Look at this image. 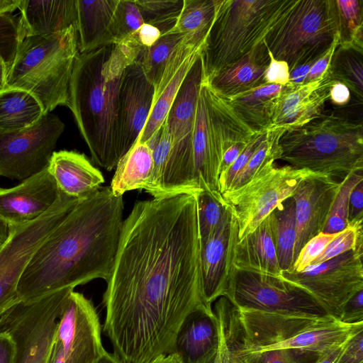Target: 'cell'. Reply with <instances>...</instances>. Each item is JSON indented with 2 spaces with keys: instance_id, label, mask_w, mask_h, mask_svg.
<instances>
[{
  "instance_id": "cell-1",
  "label": "cell",
  "mask_w": 363,
  "mask_h": 363,
  "mask_svg": "<svg viewBox=\"0 0 363 363\" xmlns=\"http://www.w3.org/2000/svg\"><path fill=\"white\" fill-rule=\"evenodd\" d=\"M106 283L104 331L123 363L172 354L189 314L213 313L203 292L195 194L135 203Z\"/></svg>"
},
{
  "instance_id": "cell-2",
  "label": "cell",
  "mask_w": 363,
  "mask_h": 363,
  "mask_svg": "<svg viewBox=\"0 0 363 363\" xmlns=\"http://www.w3.org/2000/svg\"><path fill=\"white\" fill-rule=\"evenodd\" d=\"M123 196L101 186L79 201L36 250L17 287L20 300L110 277L123 224Z\"/></svg>"
},
{
  "instance_id": "cell-3",
  "label": "cell",
  "mask_w": 363,
  "mask_h": 363,
  "mask_svg": "<svg viewBox=\"0 0 363 363\" xmlns=\"http://www.w3.org/2000/svg\"><path fill=\"white\" fill-rule=\"evenodd\" d=\"M143 50L129 36L120 43L79 53L74 65L67 107L92 161L107 171L114 169L121 159L118 106L122 76Z\"/></svg>"
},
{
  "instance_id": "cell-4",
  "label": "cell",
  "mask_w": 363,
  "mask_h": 363,
  "mask_svg": "<svg viewBox=\"0 0 363 363\" xmlns=\"http://www.w3.org/2000/svg\"><path fill=\"white\" fill-rule=\"evenodd\" d=\"M281 157L296 169L325 174L338 182L363 169L362 123L332 114H320L284 132Z\"/></svg>"
},
{
  "instance_id": "cell-5",
  "label": "cell",
  "mask_w": 363,
  "mask_h": 363,
  "mask_svg": "<svg viewBox=\"0 0 363 363\" xmlns=\"http://www.w3.org/2000/svg\"><path fill=\"white\" fill-rule=\"evenodd\" d=\"M79 53L74 26L50 35H24L8 72L6 89L17 88L30 93L44 113L58 106H67L70 79Z\"/></svg>"
},
{
  "instance_id": "cell-6",
  "label": "cell",
  "mask_w": 363,
  "mask_h": 363,
  "mask_svg": "<svg viewBox=\"0 0 363 363\" xmlns=\"http://www.w3.org/2000/svg\"><path fill=\"white\" fill-rule=\"evenodd\" d=\"M294 0H221L201 53L210 81L263 42Z\"/></svg>"
},
{
  "instance_id": "cell-7",
  "label": "cell",
  "mask_w": 363,
  "mask_h": 363,
  "mask_svg": "<svg viewBox=\"0 0 363 363\" xmlns=\"http://www.w3.org/2000/svg\"><path fill=\"white\" fill-rule=\"evenodd\" d=\"M255 134L203 77L192 138L194 178L199 188L221 194L218 179L224 152L235 143L250 141Z\"/></svg>"
},
{
  "instance_id": "cell-8",
  "label": "cell",
  "mask_w": 363,
  "mask_h": 363,
  "mask_svg": "<svg viewBox=\"0 0 363 363\" xmlns=\"http://www.w3.org/2000/svg\"><path fill=\"white\" fill-rule=\"evenodd\" d=\"M339 39L334 0H294L264 42L291 72L316 61Z\"/></svg>"
},
{
  "instance_id": "cell-9",
  "label": "cell",
  "mask_w": 363,
  "mask_h": 363,
  "mask_svg": "<svg viewBox=\"0 0 363 363\" xmlns=\"http://www.w3.org/2000/svg\"><path fill=\"white\" fill-rule=\"evenodd\" d=\"M72 290L65 288L35 299L20 300L0 316V330L15 343L13 363H47L59 317Z\"/></svg>"
},
{
  "instance_id": "cell-10",
  "label": "cell",
  "mask_w": 363,
  "mask_h": 363,
  "mask_svg": "<svg viewBox=\"0 0 363 363\" xmlns=\"http://www.w3.org/2000/svg\"><path fill=\"white\" fill-rule=\"evenodd\" d=\"M79 201L60 191L56 201L42 216L8 227V236L0 245V316L20 301L18 284L36 250Z\"/></svg>"
},
{
  "instance_id": "cell-11",
  "label": "cell",
  "mask_w": 363,
  "mask_h": 363,
  "mask_svg": "<svg viewBox=\"0 0 363 363\" xmlns=\"http://www.w3.org/2000/svg\"><path fill=\"white\" fill-rule=\"evenodd\" d=\"M311 173L290 165L277 167L271 162L244 185L223 193L237 219L239 239L253 232Z\"/></svg>"
},
{
  "instance_id": "cell-12",
  "label": "cell",
  "mask_w": 363,
  "mask_h": 363,
  "mask_svg": "<svg viewBox=\"0 0 363 363\" xmlns=\"http://www.w3.org/2000/svg\"><path fill=\"white\" fill-rule=\"evenodd\" d=\"M226 298L236 309L281 315H329L308 291L281 276L236 269Z\"/></svg>"
},
{
  "instance_id": "cell-13",
  "label": "cell",
  "mask_w": 363,
  "mask_h": 363,
  "mask_svg": "<svg viewBox=\"0 0 363 363\" xmlns=\"http://www.w3.org/2000/svg\"><path fill=\"white\" fill-rule=\"evenodd\" d=\"M362 255L363 250H350L300 272H281V276L308 291L338 320L346 302L363 289Z\"/></svg>"
},
{
  "instance_id": "cell-14",
  "label": "cell",
  "mask_w": 363,
  "mask_h": 363,
  "mask_svg": "<svg viewBox=\"0 0 363 363\" xmlns=\"http://www.w3.org/2000/svg\"><path fill=\"white\" fill-rule=\"evenodd\" d=\"M64 129L48 113L28 128L0 134V176L23 181L46 169Z\"/></svg>"
},
{
  "instance_id": "cell-15",
  "label": "cell",
  "mask_w": 363,
  "mask_h": 363,
  "mask_svg": "<svg viewBox=\"0 0 363 363\" xmlns=\"http://www.w3.org/2000/svg\"><path fill=\"white\" fill-rule=\"evenodd\" d=\"M55 340L65 363H93L106 352L97 311L84 294L69 293L59 317Z\"/></svg>"
},
{
  "instance_id": "cell-16",
  "label": "cell",
  "mask_w": 363,
  "mask_h": 363,
  "mask_svg": "<svg viewBox=\"0 0 363 363\" xmlns=\"http://www.w3.org/2000/svg\"><path fill=\"white\" fill-rule=\"evenodd\" d=\"M239 240L238 221L228 204L214 231L201 244L203 292L211 308L218 298H227L230 294L236 272L235 250Z\"/></svg>"
},
{
  "instance_id": "cell-17",
  "label": "cell",
  "mask_w": 363,
  "mask_h": 363,
  "mask_svg": "<svg viewBox=\"0 0 363 363\" xmlns=\"http://www.w3.org/2000/svg\"><path fill=\"white\" fill-rule=\"evenodd\" d=\"M207 35L189 33L172 50L155 87L151 111L138 141L147 143L161 128L191 68L202 53Z\"/></svg>"
},
{
  "instance_id": "cell-18",
  "label": "cell",
  "mask_w": 363,
  "mask_h": 363,
  "mask_svg": "<svg viewBox=\"0 0 363 363\" xmlns=\"http://www.w3.org/2000/svg\"><path fill=\"white\" fill-rule=\"evenodd\" d=\"M155 87L140 63L129 65L122 76L118 106V146L121 158L138 141L149 118Z\"/></svg>"
},
{
  "instance_id": "cell-19",
  "label": "cell",
  "mask_w": 363,
  "mask_h": 363,
  "mask_svg": "<svg viewBox=\"0 0 363 363\" xmlns=\"http://www.w3.org/2000/svg\"><path fill=\"white\" fill-rule=\"evenodd\" d=\"M341 184L331 177L312 172L294 191L291 196L296 209L294 262L303 247L323 233Z\"/></svg>"
},
{
  "instance_id": "cell-20",
  "label": "cell",
  "mask_w": 363,
  "mask_h": 363,
  "mask_svg": "<svg viewBox=\"0 0 363 363\" xmlns=\"http://www.w3.org/2000/svg\"><path fill=\"white\" fill-rule=\"evenodd\" d=\"M59 193L48 167L16 186L0 188V220L8 227L29 223L45 213Z\"/></svg>"
},
{
  "instance_id": "cell-21",
  "label": "cell",
  "mask_w": 363,
  "mask_h": 363,
  "mask_svg": "<svg viewBox=\"0 0 363 363\" xmlns=\"http://www.w3.org/2000/svg\"><path fill=\"white\" fill-rule=\"evenodd\" d=\"M336 82L326 74L320 79L296 86L289 83L279 96L273 113L270 128L285 130L300 127L321 114L330 98V91Z\"/></svg>"
},
{
  "instance_id": "cell-22",
  "label": "cell",
  "mask_w": 363,
  "mask_h": 363,
  "mask_svg": "<svg viewBox=\"0 0 363 363\" xmlns=\"http://www.w3.org/2000/svg\"><path fill=\"white\" fill-rule=\"evenodd\" d=\"M218 342V324L214 312L211 314L198 310L189 314L181 324L172 353L182 363H211Z\"/></svg>"
},
{
  "instance_id": "cell-23",
  "label": "cell",
  "mask_w": 363,
  "mask_h": 363,
  "mask_svg": "<svg viewBox=\"0 0 363 363\" xmlns=\"http://www.w3.org/2000/svg\"><path fill=\"white\" fill-rule=\"evenodd\" d=\"M362 330L363 322L346 324L335 319H330L317 323L279 343L240 354L233 352V360L237 363L264 352L281 349H296L321 354L334 347L344 344Z\"/></svg>"
},
{
  "instance_id": "cell-24",
  "label": "cell",
  "mask_w": 363,
  "mask_h": 363,
  "mask_svg": "<svg viewBox=\"0 0 363 363\" xmlns=\"http://www.w3.org/2000/svg\"><path fill=\"white\" fill-rule=\"evenodd\" d=\"M48 170L60 191L79 200L94 194L104 182L101 172L86 155L73 150L55 151Z\"/></svg>"
},
{
  "instance_id": "cell-25",
  "label": "cell",
  "mask_w": 363,
  "mask_h": 363,
  "mask_svg": "<svg viewBox=\"0 0 363 363\" xmlns=\"http://www.w3.org/2000/svg\"><path fill=\"white\" fill-rule=\"evenodd\" d=\"M269 62V52L263 41L206 82L218 94L228 99L266 84L264 75Z\"/></svg>"
},
{
  "instance_id": "cell-26",
  "label": "cell",
  "mask_w": 363,
  "mask_h": 363,
  "mask_svg": "<svg viewBox=\"0 0 363 363\" xmlns=\"http://www.w3.org/2000/svg\"><path fill=\"white\" fill-rule=\"evenodd\" d=\"M23 36L50 35L77 26L76 0H21Z\"/></svg>"
},
{
  "instance_id": "cell-27",
  "label": "cell",
  "mask_w": 363,
  "mask_h": 363,
  "mask_svg": "<svg viewBox=\"0 0 363 363\" xmlns=\"http://www.w3.org/2000/svg\"><path fill=\"white\" fill-rule=\"evenodd\" d=\"M119 0H76L79 53L113 44L111 27Z\"/></svg>"
},
{
  "instance_id": "cell-28",
  "label": "cell",
  "mask_w": 363,
  "mask_h": 363,
  "mask_svg": "<svg viewBox=\"0 0 363 363\" xmlns=\"http://www.w3.org/2000/svg\"><path fill=\"white\" fill-rule=\"evenodd\" d=\"M234 264L237 269L281 277L269 216L253 232L239 240Z\"/></svg>"
},
{
  "instance_id": "cell-29",
  "label": "cell",
  "mask_w": 363,
  "mask_h": 363,
  "mask_svg": "<svg viewBox=\"0 0 363 363\" xmlns=\"http://www.w3.org/2000/svg\"><path fill=\"white\" fill-rule=\"evenodd\" d=\"M286 88L266 84L226 99L240 119L255 133L270 129L277 101Z\"/></svg>"
},
{
  "instance_id": "cell-30",
  "label": "cell",
  "mask_w": 363,
  "mask_h": 363,
  "mask_svg": "<svg viewBox=\"0 0 363 363\" xmlns=\"http://www.w3.org/2000/svg\"><path fill=\"white\" fill-rule=\"evenodd\" d=\"M110 189L116 196L129 191L145 189L153 171L152 151L147 143L137 141L118 161Z\"/></svg>"
},
{
  "instance_id": "cell-31",
  "label": "cell",
  "mask_w": 363,
  "mask_h": 363,
  "mask_svg": "<svg viewBox=\"0 0 363 363\" xmlns=\"http://www.w3.org/2000/svg\"><path fill=\"white\" fill-rule=\"evenodd\" d=\"M43 114L38 99L25 90L11 88L0 93V134L28 128Z\"/></svg>"
},
{
  "instance_id": "cell-32",
  "label": "cell",
  "mask_w": 363,
  "mask_h": 363,
  "mask_svg": "<svg viewBox=\"0 0 363 363\" xmlns=\"http://www.w3.org/2000/svg\"><path fill=\"white\" fill-rule=\"evenodd\" d=\"M278 263L281 272L291 271L294 263L296 240L294 199L290 196L269 215Z\"/></svg>"
},
{
  "instance_id": "cell-33",
  "label": "cell",
  "mask_w": 363,
  "mask_h": 363,
  "mask_svg": "<svg viewBox=\"0 0 363 363\" xmlns=\"http://www.w3.org/2000/svg\"><path fill=\"white\" fill-rule=\"evenodd\" d=\"M333 81L345 85L361 104L363 100V50L337 45L328 68Z\"/></svg>"
},
{
  "instance_id": "cell-34",
  "label": "cell",
  "mask_w": 363,
  "mask_h": 363,
  "mask_svg": "<svg viewBox=\"0 0 363 363\" xmlns=\"http://www.w3.org/2000/svg\"><path fill=\"white\" fill-rule=\"evenodd\" d=\"M220 1L221 0H184L177 20L174 27L167 33L208 35Z\"/></svg>"
},
{
  "instance_id": "cell-35",
  "label": "cell",
  "mask_w": 363,
  "mask_h": 363,
  "mask_svg": "<svg viewBox=\"0 0 363 363\" xmlns=\"http://www.w3.org/2000/svg\"><path fill=\"white\" fill-rule=\"evenodd\" d=\"M362 0H334L339 45L363 50Z\"/></svg>"
},
{
  "instance_id": "cell-36",
  "label": "cell",
  "mask_w": 363,
  "mask_h": 363,
  "mask_svg": "<svg viewBox=\"0 0 363 363\" xmlns=\"http://www.w3.org/2000/svg\"><path fill=\"white\" fill-rule=\"evenodd\" d=\"M284 131L281 128H270L267 131L265 138L235 177L229 190L244 185L268 164L280 159L281 152L279 142Z\"/></svg>"
},
{
  "instance_id": "cell-37",
  "label": "cell",
  "mask_w": 363,
  "mask_h": 363,
  "mask_svg": "<svg viewBox=\"0 0 363 363\" xmlns=\"http://www.w3.org/2000/svg\"><path fill=\"white\" fill-rule=\"evenodd\" d=\"M184 35L180 33L162 34L152 45L140 52L137 60L154 86L160 80L172 50Z\"/></svg>"
},
{
  "instance_id": "cell-38",
  "label": "cell",
  "mask_w": 363,
  "mask_h": 363,
  "mask_svg": "<svg viewBox=\"0 0 363 363\" xmlns=\"http://www.w3.org/2000/svg\"><path fill=\"white\" fill-rule=\"evenodd\" d=\"M143 19L157 28L162 35L174 26L183 7L184 0H135Z\"/></svg>"
},
{
  "instance_id": "cell-39",
  "label": "cell",
  "mask_w": 363,
  "mask_h": 363,
  "mask_svg": "<svg viewBox=\"0 0 363 363\" xmlns=\"http://www.w3.org/2000/svg\"><path fill=\"white\" fill-rule=\"evenodd\" d=\"M201 244L206 241L222 219L228 203L220 194L201 190L195 194Z\"/></svg>"
},
{
  "instance_id": "cell-40",
  "label": "cell",
  "mask_w": 363,
  "mask_h": 363,
  "mask_svg": "<svg viewBox=\"0 0 363 363\" xmlns=\"http://www.w3.org/2000/svg\"><path fill=\"white\" fill-rule=\"evenodd\" d=\"M363 180L362 171L350 174L343 181L331 208L324 233H337L348 226V206L350 194L354 186Z\"/></svg>"
},
{
  "instance_id": "cell-41",
  "label": "cell",
  "mask_w": 363,
  "mask_h": 363,
  "mask_svg": "<svg viewBox=\"0 0 363 363\" xmlns=\"http://www.w3.org/2000/svg\"><path fill=\"white\" fill-rule=\"evenodd\" d=\"M144 23L135 0H119L113 18L111 33L113 44L128 38Z\"/></svg>"
},
{
  "instance_id": "cell-42",
  "label": "cell",
  "mask_w": 363,
  "mask_h": 363,
  "mask_svg": "<svg viewBox=\"0 0 363 363\" xmlns=\"http://www.w3.org/2000/svg\"><path fill=\"white\" fill-rule=\"evenodd\" d=\"M362 224L363 220L348 224V226L338 233L311 265L324 262L350 250H363Z\"/></svg>"
},
{
  "instance_id": "cell-43",
  "label": "cell",
  "mask_w": 363,
  "mask_h": 363,
  "mask_svg": "<svg viewBox=\"0 0 363 363\" xmlns=\"http://www.w3.org/2000/svg\"><path fill=\"white\" fill-rule=\"evenodd\" d=\"M22 38L20 16L11 13L1 15L0 57L5 62L8 72L15 60Z\"/></svg>"
},
{
  "instance_id": "cell-44",
  "label": "cell",
  "mask_w": 363,
  "mask_h": 363,
  "mask_svg": "<svg viewBox=\"0 0 363 363\" xmlns=\"http://www.w3.org/2000/svg\"><path fill=\"white\" fill-rule=\"evenodd\" d=\"M266 132L258 133L250 141L231 166L219 175L218 184L221 194L228 191L235 177L249 162L266 136Z\"/></svg>"
},
{
  "instance_id": "cell-45",
  "label": "cell",
  "mask_w": 363,
  "mask_h": 363,
  "mask_svg": "<svg viewBox=\"0 0 363 363\" xmlns=\"http://www.w3.org/2000/svg\"><path fill=\"white\" fill-rule=\"evenodd\" d=\"M338 233H320L311 239L301 250L289 272H300L309 267Z\"/></svg>"
},
{
  "instance_id": "cell-46",
  "label": "cell",
  "mask_w": 363,
  "mask_h": 363,
  "mask_svg": "<svg viewBox=\"0 0 363 363\" xmlns=\"http://www.w3.org/2000/svg\"><path fill=\"white\" fill-rule=\"evenodd\" d=\"M320 354L311 351L281 349L264 352L247 359L259 358L262 363H314Z\"/></svg>"
},
{
  "instance_id": "cell-47",
  "label": "cell",
  "mask_w": 363,
  "mask_h": 363,
  "mask_svg": "<svg viewBox=\"0 0 363 363\" xmlns=\"http://www.w3.org/2000/svg\"><path fill=\"white\" fill-rule=\"evenodd\" d=\"M334 363H363V330L346 342Z\"/></svg>"
},
{
  "instance_id": "cell-48",
  "label": "cell",
  "mask_w": 363,
  "mask_h": 363,
  "mask_svg": "<svg viewBox=\"0 0 363 363\" xmlns=\"http://www.w3.org/2000/svg\"><path fill=\"white\" fill-rule=\"evenodd\" d=\"M338 320L346 324L363 322V289L357 292L346 302Z\"/></svg>"
},
{
  "instance_id": "cell-49",
  "label": "cell",
  "mask_w": 363,
  "mask_h": 363,
  "mask_svg": "<svg viewBox=\"0 0 363 363\" xmlns=\"http://www.w3.org/2000/svg\"><path fill=\"white\" fill-rule=\"evenodd\" d=\"M269 56L270 62L265 72L264 82L281 86L287 84L290 79V71L287 63L274 59L270 52Z\"/></svg>"
},
{
  "instance_id": "cell-50",
  "label": "cell",
  "mask_w": 363,
  "mask_h": 363,
  "mask_svg": "<svg viewBox=\"0 0 363 363\" xmlns=\"http://www.w3.org/2000/svg\"><path fill=\"white\" fill-rule=\"evenodd\" d=\"M338 44L339 39L336 40L329 50L314 62L303 84L316 81L322 78L326 74L330 67L333 53Z\"/></svg>"
},
{
  "instance_id": "cell-51",
  "label": "cell",
  "mask_w": 363,
  "mask_h": 363,
  "mask_svg": "<svg viewBox=\"0 0 363 363\" xmlns=\"http://www.w3.org/2000/svg\"><path fill=\"white\" fill-rule=\"evenodd\" d=\"M361 220H363V180L352 189L348 206V224Z\"/></svg>"
},
{
  "instance_id": "cell-52",
  "label": "cell",
  "mask_w": 363,
  "mask_h": 363,
  "mask_svg": "<svg viewBox=\"0 0 363 363\" xmlns=\"http://www.w3.org/2000/svg\"><path fill=\"white\" fill-rule=\"evenodd\" d=\"M137 43L144 50L152 45L162 35L160 30L150 24L143 26L131 35Z\"/></svg>"
},
{
  "instance_id": "cell-53",
  "label": "cell",
  "mask_w": 363,
  "mask_h": 363,
  "mask_svg": "<svg viewBox=\"0 0 363 363\" xmlns=\"http://www.w3.org/2000/svg\"><path fill=\"white\" fill-rule=\"evenodd\" d=\"M15 343L6 333L0 330V363H13Z\"/></svg>"
},
{
  "instance_id": "cell-54",
  "label": "cell",
  "mask_w": 363,
  "mask_h": 363,
  "mask_svg": "<svg viewBox=\"0 0 363 363\" xmlns=\"http://www.w3.org/2000/svg\"><path fill=\"white\" fill-rule=\"evenodd\" d=\"M249 143L250 141L247 143H235L225 150L223 155L219 175L225 172L231 166Z\"/></svg>"
},
{
  "instance_id": "cell-55",
  "label": "cell",
  "mask_w": 363,
  "mask_h": 363,
  "mask_svg": "<svg viewBox=\"0 0 363 363\" xmlns=\"http://www.w3.org/2000/svg\"><path fill=\"white\" fill-rule=\"evenodd\" d=\"M350 94L349 89L345 85L335 82L330 89L329 99L336 105L345 106L350 99Z\"/></svg>"
},
{
  "instance_id": "cell-56",
  "label": "cell",
  "mask_w": 363,
  "mask_h": 363,
  "mask_svg": "<svg viewBox=\"0 0 363 363\" xmlns=\"http://www.w3.org/2000/svg\"><path fill=\"white\" fill-rule=\"evenodd\" d=\"M346 342L321 353L314 363H334Z\"/></svg>"
},
{
  "instance_id": "cell-57",
  "label": "cell",
  "mask_w": 363,
  "mask_h": 363,
  "mask_svg": "<svg viewBox=\"0 0 363 363\" xmlns=\"http://www.w3.org/2000/svg\"><path fill=\"white\" fill-rule=\"evenodd\" d=\"M47 363H65L61 346L56 340L52 346Z\"/></svg>"
},
{
  "instance_id": "cell-58",
  "label": "cell",
  "mask_w": 363,
  "mask_h": 363,
  "mask_svg": "<svg viewBox=\"0 0 363 363\" xmlns=\"http://www.w3.org/2000/svg\"><path fill=\"white\" fill-rule=\"evenodd\" d=\"M21 0H0V16L18 9Z\"/></svg>"
},
{
  "instance_id": "cell-59",
  "label": "cell",
  "mask_w": 363,
  "mask_h": 363,
  "mask_svg": "<svg viewBox=\"0 0 363 363\" xmlns=\"http://www.w3.org/2000/svg\"><path fill=\"white\" fill-rule=\"evenodd\" d=\"M93 363H123L115 354L105 352L99 359Z\"/></svg>"
},
{
  "instance_id": "cell-60",
  "label": "cell",
  "mask_w": 363,
  "mask_h": 363,
  "mask_svg": "<svg viewBox=\"0 0 363 363\" xmlns=\"http://www.w3.org/2000/svg\"><path fill=\"white\" fill-rule=\"evenodd\" d=\"M8 70L4 60L0 57V93L6 89Z\"/></svg>"
},
{
  "instance_id": "cell-61",
  "label": "cell",
  "mask_w": 363,
  "mask_h": 363,
  "mask_svg": "<svg viewBox=\"0 0 363 363\" xmlns=\"http://www.w3.org/2000/svg\"><path fill=\"white\" fill-rule=\"evenodd\" d=\"M150 363H182L178 357L174 354L160 355L153 359Z\"/></svg>"
},
{
  "instance_id": "cell-62",
  "label": "cell",
  "mask_w": 363,
  "mask_h": 363,
  "mask_svg": "<svg viewBox=\"0 0 363 363\" xmlns=\"http://www.w3.org/2000/svg\"><path fill=\"white\" fill-rule=\"evenodd\" d=\"M9 234L8 225L0 220V245L5 241Z\"/></svg>"
},
{
  "instance_id": "cell-63",
  "label": "cell",
  "mask_w": 363,
  "mask_h": 363,
  "mask_svg": "<svg viewBox=\"0 0 363 363\" xmlns=\"http://www.w3.org/2000/svg\"><path fill=\"white\" fill-rule=\"evenodd\" d=\"M240 363H262V362L259 358H255V359L245 360Z\"/></svg>"
}]
</instances>
